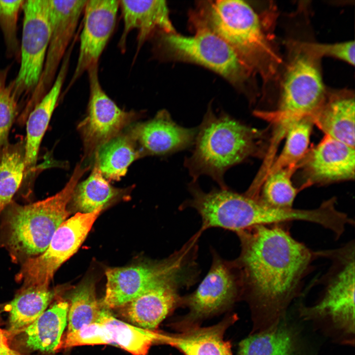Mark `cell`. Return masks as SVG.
Wrapping results in <instances>:
<instances>
[{
  "label": "cell",
  "mask_w": 355,
  "mask_h": 355,
  "mask_svg": "<svg viewBox=\"0 0 355 355\" xmlns=\"http://www.w3.org/2000/svg\"><path fill=\"white\" fill-rule=\"evenodd\" d=\"M281 223L253 226L237 232L241 251L234 260L242 290L264 306L284 305L294 297L318 259L313 251Z\"/></svg>",
  "instance_id": "1"
},
{
  "label": "cell",
  "mask_w": 355,
  "mask_h": 355,
  "mask_svg": "<svg viewBox=\"0 0 355 355\" xmlns=\"http://www.w3.org/2000/svg\"><path fill=\"white\" fill-rule=\"evenodd\" d=\"M193 29L209 30L224 40L264 83L276 75L282 59L266 34L258 15L239 0L199 1L189 12Z\"/></svg>",
  "instance_id": "2"
},
{
  "label": "cell",
  "mask_w": 355,
  "mask_h": 355,
  "mask_svg": "<svg viewBox=\"0 0 355 355\" xmlns=\"http://www.w3.org/2000/svg\"><path fill=\"white\" fill-rule=\"evenodd\" d=\"M262 131L249 127L221 112L216 114L208 107L194 142L192 154L184 165L193 182L203 175L212 178L220 188H228L224 179L229 168L260 151Z\"/></svg>",
  "instance_id": "3"
},
{
  "label": "cell",
  "mask_w": 355,
  "mask_h": 355,
  "mask_svg": "<svg viewBox=\"0 0 355 355\" xmlns=\"http://www.w3.org/2000/svg\"><path fill=\"white\" fill-rule=\"evenodd\" d=\"M89 168L76 166L65 187L44 200L21 205L11 202L5 208L1 244L15 263L42 254L56 230L70 215L67 209L78 181Z\"/></svg>",
  "instance_id": "4"
},
{
  "label": "cell",
  "mask_w": 355,
  "mask_h": 355,
  "mask_svg": "<svg viewBox=\"0 0 355 355\" xmlns=\"http://www.w3.org/2000/svg\"><path fill=\"white\" fill-rule=\"evenodd\" d=\"M197 240L194 236L180 249L161 260L107 269L106 294L101 301L103 307L118 308L165 283H177L182 286L192 284L198 277Z\"/></svg>",
  "instance_id": "5"
},
{
  "label": "cell",
  "mask_w": 355,
  "mask_h": 355,
  "mask_svg": "<svg viewBox=\"0 0 355 355\" xmlns=\"http://www.w3.org/2000/svg\"><path fill=\"white\" fill-rule=\"evenodd\" d=\"M186 36L159 32L151 39L153 52L159 59L192 63L220 75L237 89L247 93L254 75L234 50L221 37L204 28L193 29Z\"/></svg>",
  "instance_id": "6"
},
{
  "label": "cell",
  "mask_w": 355,
  "mask_h": 355,
  "mask_svg": "<svg viewBox=\"0 0 355 355\" xmlns=\"http://www.w3.org/2000/svg\"><path fill=\"white\" fill-rule=\"evenodd\" d=\"M289 56L281 84L278 106L272 111H256L255 114L284 130L292 121L311 117L327 94L320 67V58L301 45L289 43Z\"/></svg>",
  "instance_id": "7"
},
{
  "label": "cell",
  "mask_w": 355,
  "mask_h": 355,
  "mask_svg": "<svg viewBox=\"0 0 355 355\" xmlns=\"http://www.w3.org/2000/svg\"><path fill=\"white\" fill-rule=\"evenodd\" d=\"M320 256L330 262L321 277L323 292L319 302L308 312L327 317L349 333L355 331V241L341 247L321 250Z\"/></svg>",
  "instance_id": "8"
},
{
  "label": "cell",
  "mask_w": 355,
  "mask_h": 355,
  "mask_svg": "<svg viewBox=\"0 0 355 355\" xmlns=\"http://www.w3.org/2000/svg\"><path fill=\"white\" fill-rule=\"evenodd\" d=\"M20 42L19 70L9 83L24 106L36 87L41 74L49 42L51 26L48 0H25Z\"/></svg>",
  "instance_id": "9"
},
{
  "label": "cell",
  "mask_w": 355,
  "mask_h": 355,
  "mask_svg": "<svg viewBox=\"0 0 355 355\" xmlns=\"http://www.w3.org/2000/svg\"><path fill=\"white\" fill-rule=\"evenodd\" d=\"M103 210L77 213L64 221L54 233L46 249L23 262L16 275V281L22 282V286H49L57 269L77 251Z\"/></svg>",
  "instance_id": "10"
},
{
  "label": "cell",
  "mask_w": 355,
  "mask_h": 355,
  "mask_svg": "<svg viewBox=\"0 0 355 355\" xmlns=\"http://www.w3.org/2000/svg\"><path fill=\"white\" fill-rule=\"evenodd\" d=\"M212 257L210 269L197 288L181 298L180 303L189 309L178 323L185 330L228 308L236 300L239 290H242L241 275L235 261L226 260L213 250Z\"/></svg>",
  "instance_id": "11"
},
{
  "label": "cell",
  "mask_w": 355,
  "mask_h": 355,
  "mask_svg": "<svg viewBox=\"0 0 355 355\" xmlns=\"http://www.w3.org/2000/svg\"><path fill=\"white\" fill-rule=\"evenodd\" d=\"M86 1L48 0L50 37L43 70L36 87L25 105L26 111H31L53 84Z\"/></svg>",
  "instance_id": "12"
},
{
  "label": "cell",
  "mask_w": 355,
  "mask_h": 355,
  "mask_svg": "<svg viewBox=\"0 0 355 355\" xmlns=\"http://www.w3.org/2000/svg\"><path fill=\"white\" fill-rule=\"evenodd\" d=\"M89 83L88 115L79 125L86 153L92 154L118 135L136 114L120 108L105 93L99 77L98 65L87 71Z\"/></svg>",
  "instance_id": "13"
},
{
  "label": "cell",
  "mask_w": 355,
  "mask_h": 355,
  "mask_svg": "<svg viewBox=\"0 0 355 355\" xmlns=\"http://www.w3.org/2000/svg\"><path fill=\"white\" fill-rule=\"evenodd\" d=\"M119 9L117 0H87L83 12L78 57L68 88L90 68L98 65L114 30Z\"/></svg>",
  "instance_id": "14"
},
{
  "label": "cell",
  "mask_w": 355,
  "mask_h": 355,
  "mask_svg": "<svg viewBox=\"0 0 355 355\" xmlns=\"http://www.w3.org/2000/svg\"><path fill=\"white\" fill-rule=\"evenodd\" d=\"M303 184L300 189L315 184H326L354 179L355 148L328 135L309 149L297 165Z\"/></svg>",
  "instance_id": "15"
},
{
  "label": "cell",
  "mask_w": 355,
  "mask_h": 355,
  "mask_svg": "<svg viewBox=\"0 0 355 355\" xmlns=\"http://www.w3.org/2000/svg\"><path fill=\"white\" fill-rule=\"evenodd\" d=\"M197 129L177 124L166 110L135 125L129 136L141 146L142 154L163 155L184 149L194 143Z\"/></svg>",
  "instance_id": "16"
},
{
  "label": "cell",
  "mask_w": 355,
  "mask_h": 355,
  "mask_svg": "<svg viewBox=\"0 0 355 355\" xmlns=\"http://www.w3.org/2000/svg\"><path fill=\"white\" fill-rule=\"evenodd\" d=\"M123 21V30L118 46L126 49L127 38L133 30H137V51L157 32L176 33L165 0H119Z\"/></svg>",
  "instance_id": "17"
},
{
  "label": "cell",
  "mask_w": 355,
  "mask_h": 355,
  "mask_svg": "<svg viewBox=\"0 0 355 355\" xmlns=\"http://www.w3.org/2000/svg\"><path fill=\"white\" fill-rule=\"evenodd\" d=\"M72 47L66 52L51 88L29 114L26 121L25 178L36 168L40 145L55 108L68 72Z\"/></svg>",
  "instance_id": "18"
},
{
  "label": "cell",
  "mask_w": 355,
  "mask_h": 355,
  "mask_svg": "<svg viewBox=\"0 0 355 355\" xmlns=\"http://www.w3.org/2000/svg\"><path fill=\"white\" fill-rule=\"evenodd\" d=\"M177 283L153 287L117 308L120 315L133 325L154 330L176 306L180 303Z\"/></svg>",
  "instance_id": "19"
},
{
  "label": "cell",
  "mask_w": 355,
  "mask_h": 355,
  "mask_svg": "<svg viewBox=\"0 0 355 355\" xmlns=\"http://www.w3.org/2000/svg\"><path fill=\"white\" fill-rule=\"evenodd\" d=\"M328 135L355 148V95L347 90L327 92L319 108L311 116Z\"/></svg>",
  "instance_id": "20"
},
{
  "label": "cell",
  "mask_w": 355,
  "mask_h": 355,
  "mask_svg": "<svg viewBox=\"0 0 355 355\" xmlns=\"http://www.w3.org/2000/svg\"><path fill=\"white\" fill-rule=\"evenodd\" d=\"M235 320L231 316L213 326H196L181 333H160L159 343L176 348L185 355H233L224 334Z\"/></svg>",
  "instance_id": "21"
},
{
  "label": "cell",
  "mask_w": 355,
  "mask_h": 355,
  "mask_svg": "<svg viewBox=\"0 0 355 355\" xmlns=\"http://www.w3.org/2000/svg\"><path fill=\"white\" fill-rule=\"evenodd\" d=\"M69 306L66 301L58 300L27 327L23 331L27 348L45 353L56 352L67 325Z\"/></svg>",
  "instance_id": "22"
},
{
  "label": "cell",
  "mask_w": 355,
  "mask_h": 355,
  "mask_svg": "<svg viewBox=\"0 0 355 355\" xmlns=\"http://www.w3.org/2000/svg\"><path fill=\"white\" fill-rule=\"evenodd\" d=\"M54 296L49 286H22L6 307L9 314V338L23 332L45 311Z\"/></svg>",
  "instance_id": "23"
},
{
  "label": "cell",
  "mask_w": 355,
  "mask_h": 355,
  "mask_svg": "<svg viewBox=\"0 0 355 355\" xmlns=\"http://www.w3.org/2000/svg\"><path fill=\"white\" fill-rule=\"evenodd\" d=\"M135 143L129 135H118L102 145L96 157L103 175L113 180L123 177L129 166L142 154Z\"/></svg>",
  "instance_id": "24"
},
{
  "label": "cell",
  "mask_w": 355,
  "mask_h": 355,
  "mask_svg": "<svg viewBox=\"0 0 355 355\" xmlns=\"http://www.w3.org/2000/svg\"><path fill=\"white\" fill-rule=\"evenodd\" d=\"M98 322L108 329L115 345L133 355H146L152 344L158 343L159 332L120 320L108 309H103Z\"/></svg>",
  "instance_id": "25"
},
{
  "label": "cell",
  "mask_w": 355,
  "mask_h": 355,
  "mask_svg": "<svg viewBox=\"0 0 355 355\" xmlns=\"http://www.w3.org/2000/svg\"><path fill=\"white\" fill-rule=\"evenodd\" d=\"M123 194L103 177L97 163L91 175L76 185L70 202L77 213H90L105 206Z\"/></svg>",
  "instance_id": "26"
},
{
  "label": "cell",
  "mask_w": 355,
  "mask_h": 355,
  "mask_svg": "<svg viewBox=\"0 0 355 355\" xmlns=\"http://www.w3.org/2000/svg\"><path fill=\"white\" fill-rule=\"evenodd\" d=\"M25 140L0 149V213L12 202L25 177Z\"/></svg>",
  "instance_id": "27"
},
{
  "label": "cell",
  "mask_w": 355,
  "mask_h": 355,
  "mask_svg": "<svg viewBox=\"0 0 355 355\" xmlns=\"http://www.w3.org/2000/svg\"><path fill=\"white\" fill-rule=\"evenodd\" d=\"M296 167H288L268 173L263 185L253 196L264 206L278 210L293 209L294 199L300 190L292 184L291 178Z\"/></svg>",
  "instance_id": "28"
},
{
  "label": "cell",
  "mask_w": 355,
  "mask_h": 355,
  "mask_svg": "<svg viewBox=\"0 0 355 355\" xmlns=\"http://www.w3.org/2000/svg\"><path fill=\"white\" fill-rule=\"evenodd\" d=\"M290 332L278 326L242 340L237 355H296Z\"/></svg>",
  "instance_id": "29"
},
{
  "label": "cell",
  "mask_w": 355,
  "mask_h": 355,
  "mask_svg": "<svg viewBox=\"0 0 355 355\" xmlns=\"http://www.w3.org/2000/svg\"><path fill=\"white\" fill-rule=\"evenodd\" d=\"M104 308L97 298L94 282L91 280L83 281L71 294L66 333L74 331L83 325L98 322Z\"/></svg>",
  "instance_id": "30"
},
{
  "label": "cell",
  "mask_w": 355,
  "mask_h": 355,
  "mask_svg": "<svg viewBox=\"0 0 355 355\" xmlns=\"http://www.w3.org/2000/svg\"><path fill=\"white\" fill-rule=\"evenodd\" d=\"M314 123L311 117L291 122L286 128V140L280 155L267 173L288 167H296L309 150Z\"/></svg>",
  "instance_id": "31"
},
{
  "label": "cell",
  "mask_w": 355,
  "mask_h": 355,
  "mask_svg": "<svg viewBox=\"0 0 355 355\" xmlns=\"http://www.w3.org/2000/svg\"><path fill=\"white\" fill-rule=\"evenodd\" d=\"M24 0H0V29L8 58L20 59V42L17 35V22Z\"/></svg>",
  "instance_id": "32"
},
{
  "label": "cell",
  "mask_w": 355,
  "mask_h": 355,
  "mask_svg": "<svg viewBox=\"0 0 355 355\" xmlns=\"http://www.w3.org/2000/svg\"><path fill=\"white\" fill-rule=\"evenodd\" d=\"M10 68H0V149L8 143L9 131L20 107L19 100L7 83Z\"/></svg>",
  "instance_id": "33"
},
{
  "label": "cell",
  "mask_w": 355,
  "mask_h": 355,
  "mask_svg": "<svg viewBox=\"0 0 355 355\" xmlns=\"http://www.w3.org/2000/svg\"><path fill=\"white\" fill-rule=\"evenodd\" d=\"M104 344L115 345L110 333L105 325L95 322L66 333L56 351L78 346Z\"/></svg>",
  "instance_id": "34"
},
{
  "label": "cell",
  "mask_w": 355,
  "mask_h": 355,
  "mask_svg": "<svg viewBox=\"0 0 355 355\" xmlns=\"http://www.w3.org/2000/svg\"><path fill=\"white\" fill-rule=\"evenodd\" d=\"M300 42L304 48L320 59L323 56L331 57L355 65L354 40L331 44Z\"/></svg>",
  "instance_id": "35"
},
{
  "label": "cell",
  "mask_w": 355,
  "mask_h": 355,
  "mask_svg": "<svg viewBox=\"0 0 355 355\" xmlns=\"http://www.w3.org/2000/svg\"><path fill=\"white\" fill-rule=\"evenodd\" d=\"M9 339L7 331L0 328V355H25L10 347Z\"/></svg>",
  "instance_id": "36"
}]
</instances>
